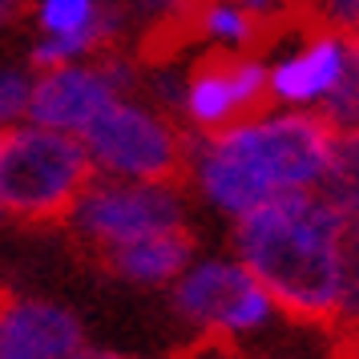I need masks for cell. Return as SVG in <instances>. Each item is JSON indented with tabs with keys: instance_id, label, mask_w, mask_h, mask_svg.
<instances>
[{
	"instance_id": "30bf717a",
	"label": "cell",
	"mask_w": 359,
	"mask_h": 359,
	"mask_svg": "<svg viewBox=\"0 0 359 359\" xmlns=\"http://www.w3.org/2000/svg\"><path fill=\"white\" fill-rule=\"evenodd\" d=\"M85 343L77 311L53 299H0V359H69Z\"/></svg>"
},
{
	"instance_id": "8992f818",
	"label": "cell",
	"mask_w": 359,
	"mask_h": 359,
	"mask_svg": "<svg viewBox=\"0 0 359 359\" xmlns=\"http://www.w3.org/2000/svg\"><path fill=\"white\" fill-rule=\"evenodd\" d=\"M65 222L81 243L97 250H121L149 234L186 226V194L178 182H126V178H89Z\"/></svg>"
},
{
	"instance_id": "7402d4cb",
	"label": "cell",
	"mask_w": 359,
	"mask_h": 359,
	"mask_svg": "<svg viewBox=\"0 0 359 359\" xmlns=\"http://www.w3.org/2000/svg\"><path fill=\"white\" fill-rule=\"evenodd\" d=\"M343 351H347V359H359V343H347Z\"/></svg>"
},
{
	"instance_id": "44dd1931",
	"label": "cell",
	"mask_w": 359,
	"mask_h": 359,
	"mask_svg": "<svg viewBox=\"0 0 359 359\" xmlns=\"http://www.w3.org/2000/svg\"><path fill=\"white\" fill-rule=\"evenodd\" d=\"M69 359H130V355H117V351H105V347H81L77 355Z\"/></svg>"
},
{
	"instance_id": "603a6c76",
	"label": "cell",
	"mask_w": 359,
	"mask_h": 359,
	"mask_svg": "<svg viewBox=\"0 0 359 359\" xmlns=\"http://www.w3.org/2000/svg\"><path fill=\"white\" fill-rule=\"evenodd\" d=\"M351 45H355V73H359V29L351 33Z\"/></svg>"
},
{
	"instance_id": "d6986e66",
	"label": "cell",
	"mask_w": 359,
	"mask_h": 359,
	"mask_svg": "<svg viewBox=\"0 0 359 359\" xmlns=\"http://www.w3.org/2000/svg\"><path fill=\"white\" fill-rule=\"evenodd\" d=\"M238 4L262 25V33L271 25H287L294 17V8H299V0H238Z\"/></svg>"
},
{
	"instance_id": "5b68a950",
	"label": "cell",
	"mask_w": 359,
	"mask_h": 359,
	"mask_svg": "<svg viewBox=\"0 0 359 359\" xmlns=\"http://www.w3.org/2000/svg\"><path fill=\"white\" fill-rule=\"evenodd\" d=\"M81 146L97 178L126 182H174L190 154V142L162 109L133 97L114 101L81 133Z\"/></svg>"
},
{
	"instance_id": "5bb4252c",
	"label": "cell",
	"mask_w": 359,
	"mask_h": 359,
	"mask_svg": "<svg viewBox=\"0 0 359 359\" xmlns=\"http://www.w3.org/2000/svg\"><path fill=\"white\" fill-rule=\"evenodd\" d=\"M33 17L41 36H73L89 29H117L121 17L101 0H33Z\"/></svg>"
},
{
	"instance_id": "4fadbf2b",
	"label": "cell",
	"mask_w": 359,
	"mask_h": 359,
	"mask_svg": "<svg viewBox=\"0 0 359 359\" xmlns=\"http://www.w3.org/2000/svg\"><path fill=\"white\" fill-rule=\"evenodd\" d=\"M331 335L339 347L359 343V214H347L339 243V294L331 315Z\"/></svg>"
},
{
	"instance_id": "8fae6325",
	"label": "cell",
	"mask_w": 359,
	"mask_h": 359,
	"mask_svg": "<svg viewBox=\"0 0 359 359\" xmlns=\"http://www.w3.org/2000/svg\"><path fill=\"white\" fill-rule=\"evenodd\" d=\"M105 259L114 266V275L133 287H174V278L194 262V238L186 226L165 230V234H149L121 250H109Z\"/></svg>"
},
{
	"instance_id": "7a4b0ae2",
	"label": "cell",
	"mask_w": 359,
	"mask_h": 359,
	"mask_svg": "<svg viewBox=\"0 0 359 359\" xmlns=\"http://www.w3.org/2000/svg\"><path fill=\"white\" fill-rule=\"evenodd\" d=\"M347 214L319 190L266 202L234 222V259L299 323L331 327Z\"/></svg>"
},
{
	"instance_id": "277c9868",
	"label": "cell",
	"mask_w": 359,
	"mask_h": 359,
	"mask_svg": "<svg viewBox=\"0 0 359 359\" xmlns=\"http://www.w3.org/2000/svg\"><path fill=\"white\" fill-rule=\"evenodd\" d=\"M170 294H174V311L182 323L194 327L206 339L222 343L255 339L275 323V315H283L271 291L234 255L230 259H222V255L194 259L174 278Z\"/></svg>"
},
{
	"instance_id": "2e32d148",
	"label": "cell",
	"mask_w": 359,
	"mask_h": 359,
	"mask_svg": "<svg viewBox=\"0 0 359 359\" xmlns=\"http://www.w3.org/2000/svg\"><path fill=\"white\" fill-rule=\"evenodd\" d=\"M29 93H33V77L25 69H0V133L29 117Z\"/></svg>"
},
{
	"instance_id": "7c38bea8",
	"label": "cell",
	"mask_w": 359,
	"mask_h": 359,
	"mask_svg": "<svg viewBox=\"0 0 359 359\" xmlns=\"http://www.w3.org/2000/svg\"><path fill=\"white\" fill-rule=\"evenodd\" d=\"M194 29L218 53H246L262 36V25L238 0H202L194 8Z\"/></svg>"
},
{
	"instance_id": "ba28073f",
	"label": "cell",
	"mask_w": 359,
	"mask_h": 359,
	"mask_svg": "<svg viewBox=\"0 0 359 359\" xmlns=\"http://www.w3.org/2000/svg\"><path fill=\"white\" fill-rule=\"evenodd\" d=\"M174 105L198 137L226 130V126L271 105L266 61L250 57V53H214L206 61H198L178 81Z\"/></svg>"
},
{
	"instance_id": "6da1fadb",
	"label": "cell",
	"mask_w": 359,
	"mask_h": 359,
	"mask_svg": "<svg viewBox=\"0 0 359 359\" xmlns=\"http://www.w3.org/2000/svg\"><path fill=\"white\" fill-rule=\"evenodd\" d=\"M331 137L315 114L266 105L218 133L190 142L186 170L198 198L226 218H246L266 202L323 186Z\"/></svg>"
},
{
	"instance_id": "9a60e30c",
	"label": "cell",
	"mask_w": 359,
	"mask_h": 359,
	"mask_svg": "<svg viewBox=\"0 0 359 359\" xmlns=\"http://www.w3.org/2000/svg\"><path fill=\"white\" fill-rule=\"evenodd\" d=\"M319 194L335 202L343 214H359V126L331 137V158H327Z\"/></svg>"
},
{
	"instance_id": "ac0fdd59",
	"label": "cell",
	"mask_w": 359,
	"mask_h": 359,
	"mask_svg": "<svg viewBox=\"0 0 359 359\" xmlns=\"http://www.w3.org/2000/svg\"><path fill=\"white\" fill-rule=\"evenodd\" d=\"M137 17L158 20V25H174V20H194L198 0H133L130 4Z\"/></svg>"
},
{
	"instance_id": "3957f363",
	"label": "cell",
	"mask_w": 359,
	"mask_h": 359,
	"mask_svg": "<svg viewBox=\"0 0 359 359\" xmlns=\"http://www.w3.org/2000/svg\"><path fill=\"white\" fill-rule=\"evenodd\" d=\"M93 178L81 137L20 121L0 133V214L25 222L65 218Z\"/></svg>"
},
{
	"instance_id": "ffe728a7",
	"label": "cell",
	"mask_w": 359,
	"mask_h": 359,
	"mask_svg": "<svg viewBox=\"0 0 359 359\" xmlns=\"http://www.w3.org/2000/svg\"><path fill=\"white\" fill-rule=\"evenodd\" d=\"M20 8H25V0H0V29L13 25V20L20 17Z\"/></svg>"
},
{
	"instance_id": "52a82bcc",
	"label": "cell",
	"mask_w": 359,
	"mask_h": 359,
	"mask_svg": "<svg viewBox=\"0 0 359 359\" xmlns=\"http://www.w3.org/2000/svg\"><path fill=\"white\" fill-rule=\"evenodd\" d=\"M351 77H355L351 33L331 25H311L275 61H266V97L278 109L319 114Z\"/></svg>"
},
{
	"instance_id": "e0dca14e",
	"label": "cell",
	"mask_w": 359,
	"mask_h": 359,
	"mask_svg": "<svg viewBox=\"0 0 359 359\" xmlns=\"http://www.w3.org/2000/svg\"><path fill=\"white\" fill-rule=\"evenodd\" d=\"M307 8L315 13V25H331L343 33L359 29V0H307Z\"/></svg>"
},
{
	"instance_id": "9c48e42d",
	"label": "cell",
	"mask_w": 359,
	"mask_h": 359,
	"mask_svg": "<svg viewBox=\"0 0 359 359\" xmlns=\"http://www.w3.org/2000/svg\"><path fill=\"white\" fill-rule=\"evenodd\" d=\"M133 69L126 61H73L61 69H45L33 77L29 117L33 126L81 137L114 101L130 97Z\"/></svg>"
}]
</instances>
